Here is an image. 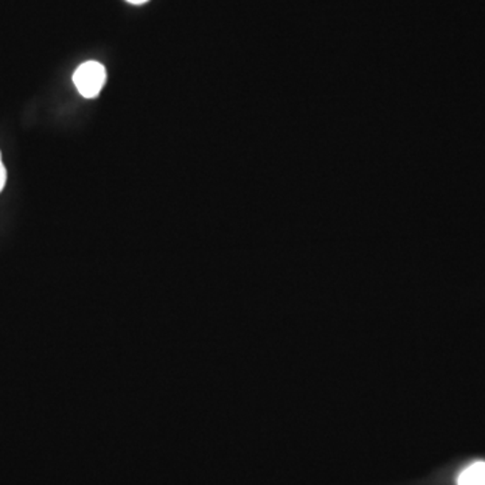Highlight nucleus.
I'll return each instance as SVG.
<instances>
[{
  "mask_svg": "<svg viewBox=\"0 0 485 485\" xmlns=\"http://www.w3.org/2000/svg\"><path fill=\"white\" fill-rule=\"evenodd\" d=\"M106 80V70L97 61H86L76 69L73 83L86 99H95L99 96Z\"/></svg>",
  "mask_w": 485,
  "mask_h": 485,
  "instance_id": "1",
  "label": "nucleus"
},
{
  "mask_svg": "<svg viewBox=\"0 0 485 485\" xmlns=\"http://www.w3.org/2000/svg\"><path fill=\"white\" fill-rule=\"evenodd\" d=\"M459 485H485V462H475L460 475Z\"/></svg>",
  "mask_w": 485,
  "mask_h": 485,
  "instance_id": "2",
  "label": "nucleus"
},
{
  "mask_svg": "<svg viewBox=\"0 0 485 485\" xmlns=\"http://www.w3.org/2000/svg\"><path fill=\"white\" fill-rule=\"evenodd\" d=\"M5 179H7V172H5V165H3L2 153H0V192L5 187Z\"/></svg>",
  "mask_w": 485,
  "mask_h": 485,
  "instance_id": "3",
  "label": "nucleus"
},
{
  "mask_svg": "<svg viewBox=\"0 0 485 485\" xmlns=\"http://www.w3.org/2000/svg\"><path fill=\"white\" fill-rule=\"evenodd\" d=\"M128 3H131V5H145V3H147L148 0H127Z\"/></svg>",
  "mask_w": 485,
  "mask_h": 485,
  "instance_id": "4",
  "label": "nucleus"
}]
</instances>
